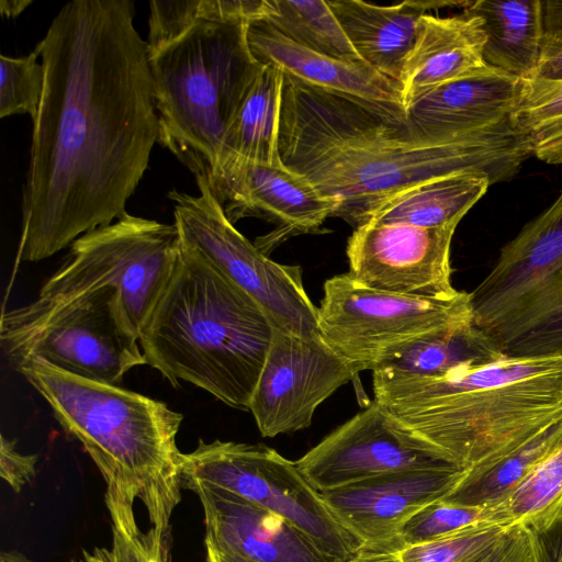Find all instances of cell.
Listing matches in <instances>:
<instances>
[{
	"label": "cell",
	"mask_w": 562,
	"mask_h": 562,
	"mask_svg": "<svg viewBox=\"0 0 562 562\" xmlns=\"http://www.w3.org/2000/svg\"><path fill=\"white\" fill-rule=\"evenodd\" d=\"M131 0H74L35 46L45 71L22 192L16 260L69 247L124 213L159 125Z\"/></svg>",
	"instance_id": "1"
},
{
	"label": "cell",
	"mask_w": 562,
	"mask_h": 562,
	"mask_svg": "<svg viewBox=\"0 0 562 562\" xmlns=\"http://www.w3.org/2000/svg\"><path fill=\"white\" fill-rule=\"evenodd\" d=\"M279 155L335 204L331 217L357 228L390 198L422 181L460 172L509 181L532 156L510 117L457 138L415 130L404 108L283 77Z\"/></svg>",
	"instance_id": "2"
},
{
	"label": "cell",
	"mask_w": 562,
	"mask_h": 562,
	"mask_svg": "<svg viewBox=\"0 0 562 562\" xmlns=\"http://www.w3.org/2000/svg\"><path fill=\"white\" fill-rule=\"evenodd\" d=\"M15 370L99 469L112 528L128 538L139 536L143 530L135 515L139 502L148 529L168 540L171 515L181 501L183 452L177 434L183 415L164 402L68 374L41 360L26 361Z\"/></svg>",
	"instance_id": "3"
},
{
	"label": "cell",
	"mask_w": 562,
	"mask_h": 562,
	"mask_svg": "<svg viewBox=\"0 0 562 562\" xmlns=\"http://www.w3.org/2000/svg\"><path fill=\"white\" fill-rule=\"evenodd\" d=\"M372 389L405 428L468 469L562 416V357L505 356L429 378L378 369Z\"/></svg>",
	"instance_id": "4"
},
{
	"label": "cell",
	"mask_w": 562,
	"mask_h": 562,
	"mask_svg": "<svg viewBox=\"0 0 562 562\" xmlns=\"http://www.w3.org/2000/svg\"><path fill=\"white\" fill-rule=\"evenodd\" d=\"M272 330L255 299L181 243L138 340L146 364L172 386L183 381L249 411Z\"/></svg>",
	"instance_id": "5"
},
{
	"label": "cell",
	"mask_w": 562,
	"mask_h": 562,
	"mask_svg": "<svg viewBox=\"0 0 562 562\" xmlns=\"http://www.w3.org/2000/svg\"><path fill=\"white\" fill-rule=\"evenodd\" d=\"M246 21H204L149 53L158 143L195 179L206 180L225 133L259 63Z\"/></svg>",
	"instance_id": "6"
},
{
	"label": "cell",
	"mask_w": 562,
	"mask_h": 562,
	"mask_svg": "<svg viewBox=\"0 0 562 562\" xmlns=\"http://www.w3.org/2000/svg\"><path fill=\"white\" fill-rule=\"evenodd\" d=\"M473 324L510 357H562V192L469 293Z\"/></svg>",
	"instance_id": "7"
},
{
	"label": "cell",
	"mask_w": 562,
	"mask_h": 562,
	"mask_svg": "<svg viewBox=\"0 0 562 562\" xmlns=\"http://www.w3.org/2000/svg\"><path fill=\"white\" fill-rule=\"evenodd\" d=\"M0 341L18 368L41 360L68 374L117 385L133 368L146 364L117 289L105 286L69 300H38L3 311Z\"/></svg>",
	"instance_id": "8"
},
{
	"label": "cell",
	"mask_w": 562,
	"mask_h": 562,
	"mask_svg": "<svg viewBox=\"0 0 562 562\" xmlns=\"http://www.w3.org/2000/svg\"><path fill=\"white\" fill-rule=\"evenodd\" d=\"M323 291L318 333L358 373L473 323L464 291L450 297L404 295L369 288L348 273L327 279Z\"/></svg>",
	"instance_id": "9"
},
{
	"label": "cell",
	"mask_w": 562,
	"mask_h": 562,
	"mask_svg": "<svg viewBox=\"0 0 562 562\" xmlns=\"http://www.w3.org/2000/svg\"><path fill=\"white\" fill-rule=\"evenodd\" d=\"M180 247L175 224L126 212L74 240L65 261L43 283L36 300L57 303L101 288H115L139 337L171 276Z\"/></svg>",
	"instance_id": "10"
},
{
	"label": "cell",
	"mask_w": 562,
	"mask_h": 562,
	"mask_svg": "<svg viewBox=\"0 0 562 562\" xmlns=\"http://www.w3.org/2000/svg\"><path fill=\"white\" fill-rule=\"evenodd\" d=\"M180 475L182 488L217 487L281 516L340 562L363 544L335 518L296 463L268 446L199 440L182 453Z\"/></svg>",
	"instance_id": "11"
},
{
	"label": "cell",
	"mask_w": 562,
	"mask_h": 562,
	"mask_svg": "<svg viewBox=\"0 0 562 562\" xmlns=\"http://www.w3.org/2000/svg\"><path fill=\"white\" fill-rule=\"evenodd\" d=\"M196 184L199 195L168 192L181 243L255 299L273 327L302 336L318 334V307L305 291L301 268L261 252L227 218L206 183L196 179Z\"/></svg>",
	"instance_id": "12"
},
{
	"label": "cell",
	"mask_w": 562,
	"mask_h": 562,
	"mask_svg": "<svg viewBox=\"0 0 562 562\" xmlns=\"http://www.w3.org/2000/svg\"><path fill=\"white\" fill-rule=\"evenodd\" d=\"M358 374L319 333L302 336L273 327L249 412L262 437L305 429L316 408Z\"/></svg>",
	"instance_id": "13"
},
{
	"label": "cell",
	"mask_w": 562,
	"mask_h": 562,
	"mask_svg": "<svg viewBox=\"0 0 562 562\" xmlns=\"http://www.w3.org/2000/svg\"><path fill=\"white\" fill-rule=\"evenodd\" d=\"M202 181L233 224L244 217H259L276 225L270 234L255 241L267 256L290 237L319 233L335 210L330 199L305 176L286 167L281 158L256 161L225 155Z\"/></svg>",
	"instance_id": "14"
},
{
	"label": "cell",
	"mask_w": 562,
	"mask_h": 562,
	"mask_svg": "<svg viewBox=\"0 0 562 562\" xmlns=\"http://www.w3.org/2000/svg\"><path fill=\"white\" fill-rule=\"evenodd\" d=\"M295 463L319 493L390 472L451 464L374 400Z\"/></svg>",
	"instance_id": "15"
},
{
	"label": "cell",
	"mask_w": 562,
	"mask_h": 562,
	"mask_svg": "<svg viewBox=\"0 0 562 562\" xmlns=\"http://www.w3.org/2000/svg\"><path fill=\"white\" fill-rule=\"evenodd\" d=\"M457 226L363 224L348 239V274L363 285L386 292L453 296L459 291L451 283L450 248Z\"/></svg>",
	"instance_id": "16"
},
{
	"label": "cell",
	"mask_w": 562,
	"mask_h": 562,
	"mask_svg": "<svg viewBox=\"0 0 562 562\" xmlns=\"http://www.w3.org/2000/svg\"><path fill=\"white\" fill-rule=\"evenodd\" d=\"M467 469L443 465L381 474L322 492L335 518L363 543L391 538L423 507L445 498Z\"/></svg>",
	"instance_id": "17"
},
{
	"label": "cell",
	"mask_w": 562,
	"mask_h": 562,
	"mask_svg": "<svg viewBox=\"0 0 562 562\" xmlns=\"http://www.w3.org/2000/svg\"><path fill=\"white\" fill-rule=\"evenodd\" d=\"M203 507L205 543L250 562H340L281 516L231 492L193 485Z\"/></svg>",
	"instance_id": "18"
},
{
	"label": "cell",
	"mask_w": 562,
	"mask_h": 562,
	"mask_svg": "<svg viewBox=\"0 0 562 562\" xmlns=\"http://www.w3.org/2000/svg\"><path fill=\"white\" fill-rule=\"evenodd\" d=\"M519 79L488 66L480 74L429 89L404 108L412 127L434 138H457L510 117Z\"/></svg>",
	"instance_id": "19"
},
{
	"label": "cell",
	"mask_w": 562,
	"mask_h": 562,
	"mask_svg": "<svg viewBox=\"0 0 562 562\" xmlns=\"http://www.w3.org/2000/svg\"><path fill=\"white\" fill-rule=\"evenodd\" d=\"M247 44L254 58L284 75L336 93L403 106L400 83L364 61H345L301 46L263 21L247 25Z\"/></svg>",
	"instance_id": "20"
},
{
	"label": "cell",
	"mask_w": 562,
	"mask_h": 562,
	"mask_svg": "<svg viewBox=\"0 0 562 562\" xmlns=\"http://www.w3.org/2000/svg\"><path fill=\"white\" fill-rule=\"evenodd\" d=\"M482 20L462 13L439 18L424 14L400 78L403 106L423 92L485 70Z\"/></svg>",
	"instance_id": "21"
},
{
	"label": "cell",
	"mask_w": 562,
	"mask_h": 562,
	"mask_svg": "<svg viewBox=\"0 0 562 562\" xmlns=\"http://www.w3.org/2000/svg\"><path fill=\"white\" fill-rule=\"evenodd\" d=\"M470 2L407 0L394 5H378L361 0L327 1L361 59L398 83L419 19L426 10L445 5H462L464 9Z\"/></svg>",
	"instance_id": "22"
},
{
	"label": "cell",
	"mask_w": 562,
	"mask_h": 562,
	"mask_svg": "<svg viewBox=\"0 0 562 562\" xmlns=\"http://www.w3.org/2000/svg\"><path fill=\"white\" fill-rule=\"evenodd\" d=\"M463 13L482 20L486 65L518 79L536 74L542 44L541 1H471Z\"/></svg>",
	"instance_id": "23"
},
{
	"label": "cell",
	"mask_w": 562,
	"mask_h": 562,
	"mask_svg": "<svg viewBox=\"0 0 562 562\" xmlns=\"http://www.w3.org/2000/svg\"><path fill=\"white\" fill-rule=\"evenodd\" d=\"M491 184L486 175L476 172L428 179L386 200L368 223H403L427 228L459 224Z\"/></svg>",
	"instance_id": "24"
},
{
	"label": "cell",
	"mask_w": 562,
	"mask_h": 562,
	"mask_svg": "<svg viewBox=\"0 0 562 562\" xmlns=\"http://www.w3.org/2000/svg\"><path fill=\"white\" fill-rule=\"evenodd\" d=\"M562 441V416L520 443L468 468L442 501L471 507L503 503L530 470Z\"/></svg>",
	"instance_id": "25"
},
{
	"label": "cell",
	"mask_w": 562,
	"mask_h": 562,
	"mask_svg": "<svg viewBox=\"0 0 562 562\" xmlns=\"http://www.w3.org/2000/svg\"><path fill=\"white\" fill-rule=\"evenodd\" d=\"M283 77L280 69L259 63L229 122L221 157L236 155L256 161L280 158Z\"/></svg>",
	"instance_id": "26"
},
{
	"label": "cell",
	"mask_w": 562,
	"mask_h": 562,
	"mask_svg": "<svg viewBox=\"0 0 562 562\" xmlns=\"http://www.w3.org/2000/svg\"><path fill=\"white\" fill-rule=\"evenodd\" d=\"M257 20L314 52L345 61H363L327 1L261 0Z\"/></svg>",
	"instance_id": "27"
},
{
	"label": "cell",
	"mask_w": 562,
	"mask_h": 562,
	"mask_svg": "<svg viewBox=\"0 0 562 562\" xmlns=\"http://www.w3.org/2000/svg\"><path fill=\"white\" fill-rule=\"evenodd\" d=\"M510 121L532 156L547 164H562V79L536 75L519 79Z\"/></svg>",
	"instance_id": "28"
},
{
	"label": "cell",
	"mask_w": 562,
	"mask_h": 562,
	"mask_svg": "<svg viewBox=\"0 0 562 562\" xmlns=\"http://www.w3.org/2000/svg\"><path fill=\"white\" fill-rule=\"evenodd\" d=\"M505 356L495 341L472 323L423 341L380 369L400 375L429 378Z\"/></svg>",
	"instance_id": "29"
},
{
	"label": "cell",
	"mask_w": 562,
	"mask_h": 562,
	"mask_svg": "<svg viewBox=\"0 0 562 562\" xmlns=\"http://www.w3.org/2000/svg\"><path fill=\"white\" fill-rule=\"evenodd\" d=\"M510 526L492 525L418 544L363 543L348 562H479Z\"/></svg>",
	"instance_id": "30"
},
{
	"label": "cell",
	"mask_w": 562,
	"mask_h": 562,
	"mask_svg": "<svg viewBox=\"0 0 562 562\" xmlns=\"http://www.w3.org/2000/svg\"><path fill=\"white\" fill-rule=\"evenodd\" d=\"M260 3L261 0L150 1L148 52L159 49L200 22L255 21Z\"/></svg>",
	"instance_id": "31"
},
{
	"label": "cell",
	"mask_w": 562,
	"mask_h": 562,
	"mask_svg": "<svg viewBox=\"0 0 562 562\" xmlns=\"http://www.w3.org/2000/svg\"><path fill=\"white\" fill-rule=\"evenodd\" d=\"M562 504V441L498 504L497 510L507 526L527 525Z\"/></svg>",
	"instance_id": "32"
},
{
	"label": "cell",
	"mask_w": 562,
	"mask_h": 562,
	"mask_svg": "<svg viewBox=\"0 0 562 562\" xmlns=\"http://www.w3.org/2000/svg\"><path fill=\"white\" fill-rule=\"evenodd\" d=\"M492 525H504L496 506L471 507L440 499L415 513L391 538L383 541L400 546L418 544Z\"/></svg>",
	"instance_id": "33"
},
{
	"label": "cell",
	"mask_w": 562,
	"mask_h": 562,
	"mask_svg": "<svg viewBox=\"0 0 562 562\" xmlns=\"http://www.w3.org/2000/svg\"><path fill=\"white\" fill-rule=\"evenodd\" d=\"M40 55L33 50L23 57H0V117L37 115L45 83Z\"/></svg>",
	"instance_id": "34"
},
{
	"label": "cell",
	"mask_w": 562,
	"mask_h": 562,
	"mask_svg": "<svg viewBox=\"0 0 562 562\" xmlns=\"http://www.w3.org/2000/svg\"><path fill=\"white\" fill-rule=\"evenodd\" d=\"M168 540L147 529L133 538L112 528V541L105 548L108 562H169Z\"/></svg>",
	"instance_id": "35"
},
{
	"label": "cell",
	"mask_w": 562,
	"mask_h": 562,
	"mask_svg": "<svg viewBox=\"0 0 562 562\" xmlns=\"http://www.w3.org/2000/svg\"><path fill=\"white\" fill-rule=\"evenodd\" d=\"M530 543V562H562V504L524 525Z\"/></svg>",
	"instance_id": "36"
},
{
	"label": "cell",
	"mask_w": 562,
	"mask_h": 562,
	"mask_svg": "<svg viewBox=\"0 0 562 562\" xmlns=\"http://www.w3.org/2000/svg\"><path fill=\"white\" fill-rule=\"evenodd\" d=\"M36 461L35 454L19 452L15 440L1 436L0 475L14 492H20L35 476Z\"/></svg>",
	"instance_id": "37"
},
{
	"label": "cell",
	"mask_w": 562,
	"mask_h": 562,
	"mask_svg": "<svg viewBox=\"0 0 562 562\" xmlns=\"http://www.w3.org/2000/svg\"><path fill=\"white\" fill-rule=\"evenodd\" d=\"M479 562H530V543L526 527L510 526Z\"/></svg>",
	"instance_id": "38"
},
{
	"label": "cell",
	"mask_w": 562,
	"mask_h": 562,
	"mask_svg": "<svg viewBox=\"0 0 562 562\" xmlns=\"http://www.w3.org/2000/svg\"><path fill=\"white\" fill-rule=\"evenodd\" d=\"M541 57H543L562 48V0L541 1Z\"/></svg>",
	"instance_id": "39"
},
{
	"label": "cell",
	"mask_w": 562,
	"mask_h": 562,
	"mask_svg": "<svg viewBox=\"0 0 562 562\" xmlns=\"http://www.w3.org/2000/svg\"><path fill=\"white\" fill-rule=\"evenodd\" d=\"M535 75L550 80L562 79V48L541 57Z\"/></svg>",
	"instance_id": "40"
},
{
	"label": "cell",
	"mask_w": 562,
	"mask_h": 562,
	"mask_svg": "<svg viewBox=\"0 0 562 562\" xmlns=\"http://www.w3.org/2000/svg\"><path fill=\"white\" fill-rule=\"evenodd\" d=\"M32 0H1L0 11L7 18L19 16L30 4Z\"/></svg>",
	"instance_id": "41"
},
{
	"label": "cell",
	"mask_w": 562,
	"mask_h": 562,
	"mask_svg": "<svg viewBox=\"0 0 562 562\" xmlns=\"http://www.w3.org/2000/svg\"><path fill=\"white\" fill-rule=\"evenodd\" d=\"M205 561L206 562H250L233 553L224 552L205 543Z\"/></svg>",
	"instance_id": "42"
},
{
	"label": "cell",
	"mask_w": 562,
	"mask_h": 562,
	"mask_svg": "<svg viewBox=\"0 0 562 562\" xmlns=\"http://www.w3.org/2000/svg\"><path fill=\"white\" fill-rule=\"evenodd\" d=\"M70 562H108L105 548H93L91 551L83 550L78 558Z\"/></svg>",
	"instance_id": "43"
}]
</instances>
